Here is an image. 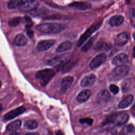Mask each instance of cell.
I'll return each instance as SVG.
<instances>
[{"instance_id":"e0dca14e","label":"cell","mask_w":135,"mask_h":135,"mask_svg":"<svg viewBox=\"0 0 135 135\" xmlns=\"http://www.w3.org/2000/svg\"><path fill=\"white\" fill-rule=\"evenodd\" d=\"M124 22V18L122 15H114L110 18L109 21V24L113 27L119 26Z\"/></svg>"},{"instance_id":"ba28073f","label":"cell","mask_w":135,"mask_h":135,"mask_svg":"<svg viewBox=\"0 0 135 135\" xmlns=\"http://www.w3.org/2000/svg\"><path fill=\"white\" fill-rule=\"evenodd\" d=\"M25 111L26 109L24 107H20L7 113L4 116V119L5 120H10L22 114Z\"/></svg>"},{"instance_id":"ab89813d","label":"cell","mask_w":135,"mask_h":135,"mask_svg":"<svg viewBox=\"0 0 135 135\" xmlns=\"http://www.w3.org/2000/svg\"><path fill=\"white\" fill-rule=\"evenodd\" d=\"M133 38H134V40H135V33H134V34H133Z\"/></svg>"},{"instance_id":"2e32d148","label":"cell","mask_w":135,"mask_h":135,"mask_svg":"<svg viewBox=\"0 0 135 135\" xmlns=\"http://www.w3.org/2000/svg\"><path fill=\"white\" fill-rule=\"evenodd\" d=\"M91 92L90 90L85 89L79 93L77 96V100L80 103H83L86 101L90 97Z\"/></svg>"},{"instance_id":"3957f363","label":"cell","mask_w":135,"mask_h":135,"mask_svg":"<svg viewBox=\"0 0 135 135\" xmlns=\"http://www.w3.org/2000/svg\"><path fill=\"white\" fill-rule=\"evenodd\" d=\"M129 71V67L126 65L117 66L112 70L110 75L109 79L112 81H118L124 78Z\"/></svg>"},{"instance_id":"8fae6325","label":"cell","mask_w":135,"mask_h":135,"mask_svg":"<svg viewBox=\"0 0 135 135\" xmlns=\"http://www.w3.org/2000/svg\"><path fill=\"white\" fill-rule=\"evenodd\" d=\"M128 61V57L125 53H120L117 55L112 60V64L116 66L124 65Z\"/></svg>"},{"instance_id":"4dcf8cb0","label":"cell","mask_w":135,"mask_h":135,"mask_svg":"<svg viewBox=\"0 0 135 135\" xmlns=\"http://www.w3.org/2000/svg\"><path fill=\"white\" fill-rule=\"evenodd\" d=\"M21 20H22V18L20 17H15L11 19L8 21V24L10 26L14 27L18 25L21 22Z\"/></svg>"},{"instance_id":"d6a6232c","label":"cell","mask_w":135,"mask_h":135,"mask_svg":"<svg viewBox=\"0 0 135 135\" xmlns=\"http://www.w3.org/2000/svg\"><path fill=\"white\" fill-rule=\"evenodd\" d=\"M109 88L110 91L114 94H117L119 91V89L118 86L113 84H111L109 86Z\"/></svg>"},{"instance_id":"44dd1931","label":"cell","mask_w":135,"mask_h":135,"mask_svg":"<svg viewBox=\"0 0 135 135\" xmlns=\"http://www.w3.org/2000/svg\"><path fill=\"white\" fill-rule=\"evenodd\" d=\"M111 132L112 134H128V129L127 126H123V125L117 126V127L113 128Z\"/></svg>"},{"instance_id":"d6986e66","label":"cell","mask_w":135,"mask_h":135,"mask_svg":"<svg viewBox=\"0 0 135 135\" xmlns=\"http://www.w3.org/2000/svg\"><path fill=\"white\" fill-rule=\"evenodd\" d=\"M69 6L74 8L80 10H85L91 7V5L86 2H75L69 5Z\"/></svg>"},{"instance_id":"d4e9b609","label":"cell","mask_w":135,"mask_h":135,"mask_svg":"<svg viewBox=\"0 0 135 135\" xmlns=\"http://www.w3.org/2000/svg\"><path fill=\"white\" fill-rule=\"evenodd\" d=\"M38 123L35 120H28L26 121L24 124L25 128L27 130H34L37 128Z\"/></svg>"},{"instance_id":"74e56055","label":"cell","mask_w":135,"mask_h":135,"mask_svg":"<svg viewBox=\"0 0 135 135\" xmlns=\"http://www.w3.org/2000/svg\"><path fill=\"white\" fill-rule=\"evenodd\" d=\"M20 134V133H17V132H12V133H11V134Z\"/></svg>"},{"instance_id":"30bf717a","label":"cell","mask_w":135,"mask_h":135,"mask_svg":"<svg viewBox=\"0 0 135 135\" xmlns=\"http://www.w3.org/2000/svg\"><path fill=\"white\" fill-rule=\"evenodd\" d=\"M73 81V78L71 76H67L63 79L61 84V92L62 93H64L66 92L72 85Z\"/></svg>"},{"instance_id":"f1b7e54d","label":"cell","mask_w":135,"mask_h":135,"mask_svg":"<svg viewBox=\"0 0 135 135\" xmlns=\"http://www.w3.org/2000/svg\"><path fill=\"white\" fill-rule=\"evenodd\" d=\"M95 39V36L91 38L81 48V51L82 52H86L92 45L93 42Z\"/></svg>"},{"instance_id":"cb8c5ba5","label":"cell","mask_w":135,"mask_h":135,"mask_svg":"<svg viewBox=\"0 0 135 135\" xmlns=\"http://www.w3.org/2000/svg\"><path fill=\"white\" fill-rule=\"evenodd\" d=\"M48 10L44 8H38L36 7V8L34 9L33 10L31 11V14L32 16H42L45 15L47 13Z\"/></svg>"},{"instance_id":"8992f818","label":"cell","mask_w":135,"mask_h":135,"mask_svg":"<svg viewBox=\"0 0 135 135\" xmlns=\"http://www.w3.org/2000/svg\"><path fill=\"white\" fill-rule=\"evenodd\" d=\"M38 5V3L37 1L35 0H29L23 2L18 8L21 12L31 11L37 7Z\"/></svg>"},{"instance_id":"5bb4252c","label":"cell","mask_w":135,"mask_h":135,"mask_svg":"<svg viewBox=\"0 0 135 135\" xmlns=\"http://www.w3.org/2000/svg\"><path fill=\"white\" fill-rule=\"evenodd\" d=\"M96 80V76L94 74H90L84 77L81 81V85L83 87L89 86L94 84Z\"/></svg>"},{"instance_id":"ac0fdd59","label":"cell","mask_w":135,"mask_h":135,"mask_svg":"<svg viewBox=\"0 0 135 135\" xmlns=\"http://www.w3.org/2000/svg\"><path fill=\"white\" fill-rule=\"evenodd\" d=\"M27 42V38L22 34H19L17 35L14 39V45L17 46H22L26 44Z\"/></svg>"},{"instance_id":"6da1fadb","label":"cell","mask_w":135,"mask_h":135,"mask_svg":"<svg viewBox=\"0 0 135 135\" xmlns=\"http://www.w3.org/2000/svg\"><path fill=\"white\" fill-rule=\"evenodd\" d=\"M65 28L64 25L57 23H44L36 27L37 31L45 34H57L64 31Z\"/></svg>"},{"instance_id":"9a60e30c","label":"cell","mask_w":135,"mask_h":135,"mask_svg":"<svg viewBox=\"0 0 135 135\" xmlns=\"http://www.w3.org/2000/svg\"><path fill=\"white\" fill-rule=\"evenodd\" d=\"M134 97L132 94H129L124 98L119 103L118 108L119 109H124L130 106L132 103Z\"/></svg>"},{"instance_id":"1f68e13d","label":"cell","mask_w":135,"mask_h":135,"mask_svg":"<svg viewBox=\"0 0 135 135\" xmlns=\"http://www.w3.org/2000/svg\"><path fill=\"white\" fill-rule=\"evenodd\" d=\"M79 122L80 123H82V124H86L88 125L91 126L93 122V120L91 118H82L81 119L79 120Z\"/></svg>"},{"instance_id":"484cf974","label":"cell","mask_w":135,"mask_h":135,"mask_svg":"<svg viewBox=\"0 0 135 135\" xmlns=\"http://www.w3.org/2000/svg\"><path fill=\"white\" fill-rule=\"evenodd\" d=\"M111 46L109 44L105 42L99 41L95 46V50L97 51H102V50H108Z\"/></svg>"},{"instance_id":"9c48e42d","label":"cell","mask_w":135,"mask_h":135,"mask_svg":"<svg viewBox=\"0 0 135 135\" xmlns=\"http://www.w3.org/2000/svg\"><path fill=\"white\" fill-rule=\"evenodd\" d=\"M55 43L53 40H42L40 41L36 47V49L38 51H44L51 47Z\"/></svg>"},{"instance_id":"83f0119b","label":"cell","mask_w":135,"mask_h":135,"mask_svg":"<svg viewBox=\"0 0 135 135\" xmlns=\"http://www.w3.org/2000/svg\"><path fill=\"white\" fill-rule=\"evenodd\" d=\"M132 85L131 81L130 79H127L124 80L121 84L122 91L124 93L127 92L131 89V86Z\"/></svg>"},{"instance_id":"7a4b0ae2","label":"cell","mask_w":135,"mask_h":135,"mask_svg":"<svg viewBox=\"0 0 135 135\" xmlns=\"http://www.w3.org/2000/svg\"><path fill=\"white\" fill-rule=\"evenodd\" d=\"M55 74V71L51 69H45L36 72L35 78L42 86L46 85Z\"/></svg>"},{"instance_id":"7402d4cb","label":"cell","mask_w":135,"mask_h":135,"mask_svg":"<svg viewBox=\"0 0 135 135\" xmlns=\"http://www.w3.org/2000/svg\"><path fill=\"white\" fill-rule=\"evenodd\" d=\"M21 126V121L20 120H16L9 123L6 127V130L9 132H14L17 130Z\"/></svg>"},{"instance_id":"d590c367","label":"cell","mask_w":135,"mask_h":135,"mask_svg":"<svg viewBox=\"0 0 135 135\" xmlns=\"http://www.w3.org/2000/svg\"><path fill=\"white\" fill-rule=\"evenodd\" d=\"M26 33H27V35L30 37H32L33 35V32L32 30H31L30 29H28L26 31Z\"/></svg>"},{"instance_id":"277c9868","label":"cell","mask_w":135,"mask_h":135,"mask_svg":"<svg viewBox=\"0 0 135 135\" xmlns=\"http://www.w3.org/2000/svg\"><path fill=\"white\" fill-rule=\"evenodd\" d=\"M129 118L128 114L125 113L114 114L110 115L103 124L107 125L109 123H113L116 126L123 125L128 121Z\"/></svg>"},{"instance_id":"e575fe53","label":"cell","mask_w":135,"mask_h":135,"mask_svg":"<svg viewBox=\"0 0 135 135\" xmlns=\"http://www.w3.org/2000/svg\"><path fill=\"white\" fill-rule=\"evenodd\" d=\"M127 126V129H128V133H132L134 130V127L132 124H130Z\"/></svg>"},{"instance_id":"5b68a950","label":"cell","mask_w":135,"mask_h":135,"mask_svg":"<svg viewBox=\"0 0 135 135\" xmlns=\"http://www.w3.org/2000/svg\"><path fill=\"white\" fill-rule=\"evenodd\" d=\"M102 24V21H98L93 25H92L80 37L77 43V46L78 47L81 46L85 41L88 39L91 35L94 33L97 29H98Z\"/></svg>"},{"instance_id":"7c38bea8","label":"cell","mask_w":135,"mask_h":135,"mask_svg":"<svg viewBox=\"0 0 135 135\" xmlns=\"http://www.w3.org/2000/svg\"><path fill=\"white\" fill-rule=\"evenodd\" d=\"M110 99V94L107 90L100 91L97 95L96 100L100 104H103L108 102Z\"/></svg>"},{"instance_id":"f546056e","label":"cell","mask_w":135,"mask_h":135,"mask_svg":"<svg viewBox=\"0 0 135 135\" xmlns=\"http://www.w3.org/2000/svg\"><path fill=\"white\" fill-rule=\"evenodd\" d=\"M129 17L132 26L135 28V9L131 8L129 11Z\"/></svg>"},{"instance_id":"4fadbf2b","label":"cell","mask_w":135,"mask_h":135,"mask_svg":"<svg viewBox=\"0 0 135 135\" xmlns=\"http://www.w3.org/2000/svg\"><path fill=\"white\" fill-rule=\"evenodd\" d=\"M129 40V34L127 32H122L119 34L115 39V42L118 46H123L126 44Z\"/></svg>"},{"instance_id":"4316f807","label":"cell","mask_w":135,"mask_h":135,"mask_svg":"<svg viewBox=\"0 0 135 135\" xmlns=\"http://www.w3.org/2000/svg\"><path fill=\"white\" fill-rule=\"evenodd\" d=\"M23 2V0H9L7 3V6L9 9L19 8Z\"/></svg>"},{"instance_id":"8d00e7d4","label":"cell","mask_w":135,"mask_h":135,"mask_svg":"<svg viewBox=\"0 0 135 135\" xmlns=\"http://www.w3.org/2000/svg\"><path fill=\"white\" fill-rule=\"evenodd\" d=\"M132 55L134 57H135V46H134V47L133 48V53H132Z\"/></svg>"},{"instance_id":"836d02e7","label":"cell","mask_w":135,"mask_h":135,"mask_svg":"<svg viewBox=\"0 0 135 135\" xmlns=\"http://www.w3.org/2000/svg\"><path fill=\"white\" fill-rule=\"evenodd\" d=\"M25 20V21L26 22V28H30L32 25V22L30 18H29L27 16H26L24 17Z\"/></svg>"},{"instance_id":"603a6c76","label":"cell","mask_w":135,"mask_h":135,"mask_svg":"<svg viewBox=\"0 0 135 135\" xmlns=\"http://www.w3.org/2000/svg\"><path fill=\"white\" fill-rule=\"evenodd\" d=\"M72 44L70 41H64L61 43L56 48V51L58 53L65 52L71 49Z\"/></svg>"},{"instance_id":"f35d334b","label":"cell","mask_w":135,"mask_h":135,"mask_svg":"<svg viewBox=\"0 0 135 135\" xmlns=\"http://www.w3.org/2000/svg\"><path fill=\"white\" fill-rule=\"evenodd\" d=\"M130 2V0H126V3H129Z\"/></svg>"},{"instance_id":"52a82bcc","label":"cell","mask_w":135,"mask_h":135,"mask_svg":"<svg viewBox=\"0 0 135 135\" xmlns=\"http://www.w3.org/2000/svg\"><path fill=\"white\" fill-rule=\"evenodd\" d=\"M107 59V55L104 53H101L96 56L90 62V67L92 69L98 68L102 65Z\"/></svg>"},{"instance_id":"ffe728a7","label":"cell","mask_w":135,"mask_h":135,"mask_svg":"<svg viewBox=\"0 0 135 135\" xmlns=\"http://www.w3.org/2000/svg\"><path fill=\"white\" fill-rule=\"evenodd\" d=\"M66 58H68V55L67 54H62L49 60L47 62V64L51 66H53L55 64L57 65L60 64L63 60Z\"/></svg>"}]
</instances>
